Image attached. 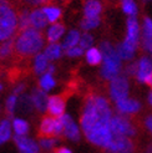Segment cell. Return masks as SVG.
Listing matches in <instances>:
<instances>
[{"instance_id": "6da1fadb", "label": "cell", "mask_w": 152, "mask_h": 153, "mask_svg": "<svg viewBox=\"0 0 152 153\" xmlns=\"http://www.w3.org/2000/svg\"><path fill=\"white\" fill-rule=\"evenodd\" d=\"M112 116L113 110L107 98L95 91H89L83 97L79 125L82 136L94 147L105 151L111 142L113 137Z\"/></svg>"}, {"instance_id": "7a4b0ae2", "label": "cell", "mask_w": 152, "mask_h": 153, "mask_svg": "<svg viewBox=\"0 0 152 153\" xmlns=\"http://www.w3.org/2000/svg\"><path fill=\"white\" fill-rule=\"evenodd\" d=\"M44 46V34L34 27L19 33L14 41L15 62H26Z\"/></svg>"}, {"instance_id": "3957f363", "label": "cell", "mask_w": 152, "mask_h": 153, "mask_svg": "<svg viewBox=\"0 0 152 153\" xmlns=\"http://www.w3.org/2000/svg\"><path fill=\"white\" fill-rule=\"evenodd\" d=\"M19 29V13L10 0H0V42L15 37Z\"/></svg>"}, {"instance_id": "277c9868", "label": "cell", "mask_w": 152, "mask_h": 153, "mask_svg": "<svg viewBox=\"0 0 152 153\" xmlns=\"http://www.w3.org/2000/svg\"><path fill=\"white\" fill-rule=\"evenodd\" d=\"M111 127L113 133H117L121 136H126L130 138H135L139 133V128L136 122L130 116H125L121 113H113L111 118Z\"/></svg>"}, {"instance_id": "5b68a950", "label": "cell", "mask_w": 152, "mask_h": 153, "mask_svg": "<svg viewBox=\"0 0 152 153\" xmlns=\"http://www.w3.org/2000/svg\"><path fill=\"white\" fill-rule=\"evenodd\" d=\"M39 137H63V121L61 117H52L50 114H45L40 120L37 127Z\"/></svg>"}, {"instance_id": "8992f818", "label": "cell", "mask_w": 152, "mask_h": 153, "mask_svg": "<svg viewBox=\"0 0 152 153\" xmlns=\"http://www.w3.org/2000/svg\"><path fill=\"white\" fill-rule=\"evenodd\" d=\"M106 153H135L136 142L135 138H130L126 136L113 133V137L109 146L105 149Z\"/></svg>"}, {"instance_id": "52a82bcc", "label": "cell", "mask_w": 152, "mask_h": 153, "mask_svg": "<svg viewBox=\"0 0 152 153\" xmlns=\"http://www.w3.org/2000/svg\"><path fill=\"white\" fill-rule=\"evenodd\" d=\"M128 81L125 76H116L110 81V88H109V94L110 97L113 102L121 101L124 98L128 97Z\"/></svg>"}, {"instance_id": "ba28073f", "label": "cell", "mask_w": 152, "mask_h": 153, "mask_svg": "<svg viewBox=\"0 0 152 153\" xmlns=\"http://www.w3.org/2000/svg\"><path fill=\"white\" fill-rule=\"evenodd\" d=\"M61 121H63V138L70 142H79L82 137L80 125L76 123L75 120L67 113L61 116Z\"/></svg>"}, {"instance_id": "9c48e42d", "label": "cell", "mask_w": 152, "mask_h": 153, "mask_svg": "<svg viewBox=\"0 0 152 153\" xmlns=\"http://www.w3.org/2000/svg\"><path fill=\"white\" fill-rule=\"evenodd\" d=\"M13 141L18 153H42L37 141L29 136H14Z\"/></svg>"}, {"instance_id": "30bf717a", "label": "cell", "mask_w": 152, "mask_h": 153, "mask_svg": "<svg viewBox=\"0 0 152 153\" xmlns=\"http://www.w3.org/2000/svg\"><path fill=\"white\" fill-rule=\"evenodd\" d=\"M66 110V97L65 95H52L48 101V114L52 117H61L65 114Z\"/></svg>"}, {"instance_id": "8fae6325", "label": "cell", "mask_w": 152, "mask_h": 153, "mask_svg": "<svg viewBox=\"0 0 152 153\" xmlns=\"http://www.w3.org/2000/svg\"><path fill=\"white\" fill-rule=\"evenodd\" d=\"M115 106H116L117 113L125 114V116H130V117H133L135 114H137L141 110V103L136 100V98H130V97L115 102Z\"/></svg>"}, {"instance_id": "7c38bea8", "label": "cell", "mask_w": 152, "mask_h": 153, "mask_svg": "<svg viewBox=\"0 0 152 153\" xmlns=\"http://www.w3.org/2000/svg\"><path fill=\"white\" fill-rule=\"evenodd\" d=\"M139 31H140L139 22L136 20L135 15H131L127 20V37H126L125 42L127 45H130L131 48H133L135 50L139 46V40H140Z\"/></svg>"}, {"instance_id": "4fadbf2b", "label": "cell", "mask_w": 152, "mask_h": 153, "mask_svg": "<svg viewBox=\"0 0 152 153\" xmlns=\"http://www.w3.org/2000/svg\"><path fill=\"white\" fill-rule=\"evenodd\" d=\"M30 96H31V100H33V103H34L35 111H37L39 113L46 112L49 96H48V94L45 92L44 90H41L40 87L39 88H34Z\"/></svg>"}, {"instance_id": "5bb4252c", "label": "cell", "mask_w": 152, "mask_h": 153, "mask_svg": "<svg viewBox=\"0 0 152 153\" xmlns=\"http://www.w3.org/2000/svg\"><path fill=\"white\" fill-rule=\"evenodd\" d=\"M14 41L15 37L10 40L0 42V65L3 67L4 62L15 61V51H14Z\"/></svg>"}, {"instance_id": "9a60e30c", "label": "cell", "mask_w": 152, "mask_h": 153, "mask_svg": "<svg viewBox=\"0 0 152 153\" xmlns=\"http://www.w3.org/2000/svg\"><path fill=\"white\" fill-rule=\"evenodd\" d=\"M14 138V131L10 118H3L0 121V144H4Z\"/></svg>"}, {"instance_id": "2e32d148", "label": "cell", "mask_w": 152, "mask_h": 153, "mask_svg": "<svg viewBox=\"0 0 152 153\" xmlns=\"http://www.w3.org/2000/svg\"><path fill=\"white\" fill-rule=\"evenodd\" d=\"M30 21L33 27L36 30H42L49 22L42 9H34L33 11H30Z\"/></svg>"}, {"instance_id": "e0dca14e", "label": "cell", "mask_w": 152, "mask_h": 153, "mask_svg": "<svg viewBox=\"0 0 152 153\" xmlns=\"http://www.w3.org/2000/svg\"><path fill=\"white\" fill-rule=\"evenodd\" d=\"M120 68H121V62L104 60V66H102V70H101V75H102L104 79L111 81L113 77L117 76Z\"/></svg>"}, {"instance_id": "ac0fdd59", "label": "cell", "mask_w": 152, "mask_h": 153, "mask_svg": "<svg viewBox=\"0 0 152 153\" xmlns=\"http://www.w3.org/2000/svg\"><path fill=\"white\" fill-rule=\"evenodd\" d=\"M37 143L42 153H54L60 146L57 137H39Z\"/></svg>"}, {"instance_id": "d6986e66", "label": "cell", "mask_w": 152, "mask_h": 153, "mask_svg": "<svg viewBox=\"0 0 152 153\" xmlns=\"http://www.w3.org/2000/svg\"><path fill=\"white\" fill-rule=\"evenodd\" d=\"M102 11V5L98 0H87L83 5V14L85 18H100Z\"/></svg>"}, {"instance_id": "ffe728a7", "label": "cell", "mask_w": 152, "mask_h": 153, "mask_svg": "<svg viewBox=\"0 0 152 153\" xmlns=\"http://www.w3.org/2000/svg\"><path fill=\"white\" fill-rule=\"evenodd\" d=\"M14 136H28L30 132V125L25 118L14 117L11 120Z\"/></svg>"}, {"instance_id": "44dd1931", "label": "cell", "mask_w": 152, "mask_h": 153, "mask_svg": "<svg viewBox=\"0 0 152 153\" xmlns=\"http://www.w3.org/2000/svg\"><path fill=\"white\" fill-rule=\"evenodd\" d=\"M152 74V61L147 57H142L139 62V71L136 75V79L139 82H145L146 77Z\"/></svg>"}, {"instance_id": "7402d4cb", "label": "cell", "mask_w": 152, "mask_h": 153, "mask_svg": "<svg viewBox=\"0 0 152 153\" xmlns=\"http://www.w3.org/2000/svg\"><path fill=\"white\" fill-rule=\"evenodd\" d=\"M34 103L31 100V96L30 95H20L19 100H18V107L16 111L20 112L21 114H30L34 111Z\"/></svg>"}, {"instance_id": "603a6c76", "label": "cell", "mask_w": 152, "mask_h": 153, "mask_svg": "<svg viewBox=\"0 0 152 153\" xmlns=\"http://www.w3.org/2000/svg\"><path fill=\"white\" fill-rule=\"evenodd\" d=\"M101 53L104 60H109V61H115V62H121V57L118 55V52L111 46V44L107 41H104L100 45Z\"/></svg>"}, {"instance_id": "cb8c5ba5", "label": "cell", "mask_w": 152, "mask_h": 153, "mask_svg": "<svg viewBox=\"0 0 152 153\" xmlns=\"http://www.w3.org/2000/svg\"><path fill=\"white\" fill-rule=\"evenodd\" d=\"M31 21H30V11L26 9H21L19 11V29L18 31L22 33L28 29H31Z\"/></svg>"}, {"instance_id": "d4e9b609", "label": "cell", "mask_w": 152, "mask_h": 153, "mask_svg": "<svg viewBox=\"0 0 152 153\" xmlns=\"http://www.w3.org/2000/svg\"><path fill=\"white\" fill-rule=\"evenodd\" d=\"M65 26L63 24H54L48 31V41L51 42H57V40L64 35Z\"/></svg>"}, {"instance_id": "484cf974", "label": "cell", "mask_w": 152, "mask_h": 153, "mask_svg": "<svg viewBox=\"0 0 152 153\" xmlns=\"http://www.w3.org/2000/svg\"><path fill=\"white\" fill-rule=\"evenodd\" d=\"M80 34L77 30H72V31L69 33V35L66 36V39L64 40L63 45H61V48L66 51V50H69L71 48H75L76 46V44L80 42Z\"/></svg>"}, {"instance_id": "4316f807", "label": "cell", "mask_w": 152, "mask_h": 153, "mask_svg": "<svg viewBox=\"0 0 152 153\" xmlns=\"http://www.w3.org/2000/svg\"><path fill=\"white\" fill-rule=\"evenodd\" d=\"M48 61H49V59L46 57L45 53H39V55H36L35 61H34V72L35 74H42V72L46 71Z\"/></svg>"}, {"instance_id": "83f0119b", "label": "cell", "mask_w": 152, "mask_h": 153, "mask_svg": "<svg viewBox=\"0 0 152 153\" xmlns=\"http://www.w3.org/2000/svg\"><path fill=\"white\" fill-rule=\"evenodd\" d=\"M86 60L90 65H98L102 60V53L98 51V49L90 48L86 51Z\"/></svg>"}, {"instance_id": "f1b7e54d", "label": "cell", "mask_w": 152, "mask_h": 153, "mask_svg": "<svg viewBox=\"0 0 152 153\" xmlns=\"http://www.w3.org/2000/svg\"><path fill=\"white\" fill-rule=\"evenodd\" d=\"M42 10H44L45 15H46V18L50 22H56L63 15L61 10L56 6H45V7H42Z\"/></svg>"}, {"instance_id": "f546056e", "label": "cell", "mask_w": 152, "mask_h": 153, "mask_svg": "<svg viewBox=\"0 0 152 153\" xmlns=\"http://www.w3.org/2000/svg\"><path fill=\"white\" fill-rule=\"evenodd\" d=\"M55 85H56V82H55L54 77L51 76V74H48V72L45 75H42L40 81H39V87L41 90H44L45 92H46V91H50L51 88H54Z\"/></svg>"}, {"instance_id": "4dcf8cb0", "label": "cell", "mask_w": 152, "mask_h": 153, "mask_svg": "<svg viewBox=\"0 0 152 153\" xmlns=\"http://www.w3.org/2000/svg\"><path fill=\"white\" fill-rule=\"evenodd\" d=\"M61 46L57 44V42H51L49 46L46 48V50H45V55H46V57L49 60H56L60 57V55H61Z\"/></svg>"}, {"instance_id": "1f68e13d", "label": "cell", "mask_w": 152, "mask_h": 153, "mask_svg": "<svg viewBox=\"0 0 152 153\" xmlns=\"http://www.w3.org/2000/svg\"><path fill=\"white\" fill-rule=\"evenodd\" d=\"M18 100L19 97L18 95H10L7 97V100L5 102V111H6V114L7 116H14L15 112H16V107H18Z\"/></svg>"}, {"instance_id": "d6a6232c", "label": "cell", "mask_w": 152, "mask_h": 153, "mask_svg": "<svg viewBox=\"0 0 152 153\" xmlns=\"http://www.w3.org/2000/svg\"><path fill=\"white\" fill-rule=\"evenodd\" d=\"M117 52H118V55H120L121 59H124V60H131L132 56H133V53H135V49L131 48L130 45H127L126 42H122L121 45H118Z\"/></svg>"}, {"instance_id": "836d02e7", "label": "cell", "mask_w": 152, "mask_h": 153, "mask_svg": "<svg viewBox=\"0 0 152 153\" xmlns=\"http://www.w3.org/2000/svg\"><path fill=\"white\" fill-rule=\"evenodd\" d=\"M100 18H83L82 21H81V27L87 31L90 29H94L96 27L98 24H100Z\"/></svg>"}, {"instance_id": "e575fe53", "label": "cell", "mask_w": 152, "mask_h": 153, "mask_svg": "<svg viewBox=\"0 0 152 153\" xmlns=\"http://www.w3.org/2000/svg\"><path fill=\"white\" fill-rule=\"evenodd\" d=\"M121 1H122V10L130 15V16L137 13V7H136L133 0H121Z\"/></svg>"}, {"instance_id": "d590c367", "label": "cell", "mask_w": 152, "mask_h": 153, "mask_svg": "<svg viewBox=\"0 0 152 153\" xmlns=\"http://www.w3.org/2000/svg\"><path fill=\"white\" fill-rule=\"evenodd\" d=\"M92 40H94L92 36H91L90 34H87V33H85L80 37V46L83 50H87V49H90L91 44H92Z\"/></svg>"}, {"instance_id": "8d00e7d4", "label": "cell", "mask_w": 152, "mask_h": 153, "mask_svg": "<svg viewBox=\"0 0 152 153\" xmlns=\"http://www.w3.org/2000/svg\"><path fill=\"white\" fill-rule=\"evenodd\" d=\"M65 53L67 56H70V57H77V56H81L82 53H83V49L81 46H77V48H71L69 50H66Z\"/></svg>"}, {"instance_id": "74e56055", "label": "cell", "mask_w": 152, "mask_h": 153, "mask_svg": "<svg viewBox=\"0 0 152 153\" xmlns=\"http://www.w3.org/2000/svg\"><path fill=\"white\" fill-rule=\"evenodd\" d=\"M142 46L152 53V35H142Z\"/></svg>"}, {"instance_id": "f35d334b", "label": "cell", "mask_w": 152, "mask_h": 153, "mask_svg": "<svg viewBox=\"0 0 152 153\" xmlns=\"http://www.w3.org/2000/svg\"><path fill=\"white\" fill-rule=\"evenodd\" d=\"M24 1L31 4V5H45V6H51L52 4L56 3V0H24Z\"/></svg>"}, {"instance_id": "ab89813d", "label": "cell", "mask_w": 152, "mask_h": 153, "mask_svg": "<svg viewBox=\"0 0 152 153\" xmlns=\"http://www.w3.org/2000/svg\"><path fill=\"white\" fill-rule=\"evenodd\" d=\"M143 35H152V20L150 18H145L143 21Z\"/></svg>"}, {"instance_id": "60d3db41", "label": "cell", "mask_w": 152, "mask_h": 153, "mask_svg": "<svg viewBox=\"0 0 152 153\" xmlns=\"http://www.w3.org/2000/svg\"><path fill=\"white\" fill-rule=\"evenodd\" d=\"M137 71H139V64H136V62H132L131 65H128L126 67V74L128 76H136Z\"/></svg>"}, {"instance_id": "b9f144b4", "label": "cell", "mask_w": 152, "mask_h": 153, "mask_svg": "<svg viewBox=\"0 0 152 153\" xmlns=\"http://www.w3.org/2000/svg\"><path fill=\"white\" fill-rule=\"evenodd\" d=\"M143 127L152 136V114H148V116L145 117V120H143Z\"/></svg>"}, {"instance_id": "7bdbcfd3", "label": "cell", "mask_w": 152, "mask_h": 153, "mask_svg": "<svg viewBox=\"0 0 152 153\" xmlns=\"http://www.w3.org/2000/svg\"><path fill=\"white\" fill-rule=\"evenodd\" d=\"M54 153H74V152L71 148L66 147V146H59Z\"/></svg>"}, {"instance_id": "ee69618b", "label": "cell", "mask_w": 152, "mask_h": 153, "mask_svg": "<svg viewBox=\"0 0 152 153\" xmlns=\"http://www.w3.org/2000/svg\"><path fill=\"white\" fill-rule=\"evenodd\" d=\"M24 90H25V85H21V83H19V85L14 88V94L15 95H22V92H24Z\"/></svg>"}, {"instance_id": "f6af8a7d", "label": "cell", "mask_w": 152, "mask_h": 153, "mask_svg": "<svg viewBox=\"0 0 152 153\" xmlns=\"http://www.w3.org/2000/svg\"><path fill=\"white\" fill-rule=\"evenodd\" d=\"M143 153H152V142L147 143V146L143 149Z\"/></svg>"}, {"instance_id": "bcb514c9", "label": "cell", "mask_w": 152, "mask_h": 153, "mask_svg": "<svg viewBox=\"0 0 152 153\" xmlns=\"http://www.w3.org/2000/svg\"><path fill=\"white\" fill-rule=\"evenodd\" d=\"M145 83H147V85L151 87V90H152V74H151V75H148L147 77H146V80H145Z\"/></svg>"}, {"instance_id": "7dc6e473", "label": "cell", "mask_w": 152, "mask_h": 153, "mask_svg": "<svg viewBox=\"0 0 152 153\" xmlns=\"http://www.w3.org/2000/svg\"><path fill=\"white\" fill-rule=\"evenodd\" d=\"M148 102H150V105L152 106V92L148 95Z\"/></svg>"}, {"instance_id": "c3c4849f", "label": "cell", "mask_w": 152, "mask_h": 153, "mask_svg": "<svg viewBox=\"0 0 152 153\" xmlns=\"http://www.w3.org/2000/svg\"><path fill=\"white\" fill-rule=\"evenodd\" d=\"M1 88H3V86H1V83H0V91H1Z\"/></svg>"}, {"instance_id": "681fc988", "label": "cell", "mask_w": 152, "mask_h": 153, "mask_svg": "<svg viewBox=\"0 0 152 153\" xmlns=\"http://www.w3.org/2000/svg\"><path fill=\"white\" fill-rule=\"evenodd\" d=\"M148 1V0H143V3H147Z\"/></svg>"}]
</instances>
